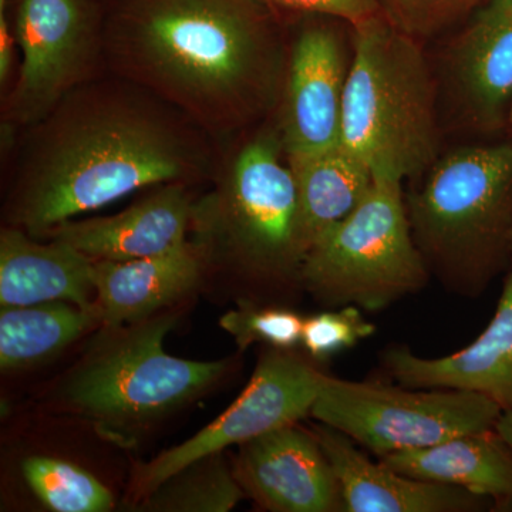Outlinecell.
<instances>
[{"label": "cell", "mask_w": 512, "mask_h": 512, "mask_svg": "<svg viewBox=\"0 0 512 512\" xmlns=\"http://www.w3.org/2000/svg\"><path fill=\"white\" fill-rule=\"evenodd\" d=\"M375 332V325L363 318L360 308L346 305L340 306L339 311L322 312L305 318L301 343L313 359L325 360L342 350L353 348Z\"/></svg>", "instance_id": "cell-26"}, {"label": "cell", "mask_w": 512, "mask_h": 512, "mask_svg": "<svg viewBox=\"0 0 512 512\" xmlns=\"http://www.w3.org/2000/svg\"><path fill=\"white\" fill-rule=\"evenodd\" d=\"M507 124H508V126L511 127V130H512V103H511V106H510V111H508Z\"/></svg>", "instance_id": "cell-30"}, {"label": "cell", "mask_w": 512, "mask_h": 512, "mask_svg": "<svg viewBox=\"0 0 512 512\" xmlns=\"http://www.w3.org/2000/svg\"><path fill=\"white\" fill-rule=\"evenodd\" d=\"M443 80L458 119L483 133L507 123L512 103V13L488 0L447 46Z\"/></svg>", "instance_id": "cell-12"}, {"label": "cell", "mask_w": 512, "mask_h": 512, "mask_svg": "<svg viewBox=\"0 0 512 512\" xmlns=\"http://www.w3.org/2000/svg\"><path fill=\"white\" fill-rule=\"evenodd\" d=\"M495 430L498 431V434L503 437L505 443L512 450V413L503 412L497 424H495Z\"/></svg>", "instance_id": "cell-29"}, {"label": "cell", "mask_w": 512, "mask_h": 512, "mask_svg": "<svg viewBox=\"0 0 512 512\" xmlns=\"http://www.w3.org/2000/svg\"><path fill=\"white\" fill-rule=\"evenodd\" d=\"M35 126L12 201L13 222L32 237L148 185L188 180L204 163L177 120L109 84L77 87Z\"/></svg>", "instance_id": "cell-2"}, {"label": "cell", "mask_w": 512, "mask_h": 512, "mask_svg": "<svg viewBox=\"0 0 512 512\" xmlns=\"http://www.w3.org/2000/svg\"><path fill=\"white\" fill-rule=\"evenodd\" d=\"M338 480L346 512H468L485 510L493 500L451 485L404 476L373 463L340 431L322 424L312 430Z\"/></svg>", "instance_id": "cell-14"}, {"label": "cell", "mask_w": 512, "mask_h": 512, "mask_svg": "<svg viewBox=\"0 0 512 512\" xmlns=\"http://www.w3.org/2000/svg\"><path fill=\"white\" fill-rule=\"evenodd\" d=\"M350 60L338 30L303 29L289 53L282 90L281 146L298 160L342 146Z\"/></svg>", "instance_id": "cell-11"}, {"label": "cell", "mask_w": 512, "mask_h": 512, "mask_svg": "<svg viewBox=\"0 0 512 512\" xmlns=\"http://www.w3.org/2000/svg\"><path fill=\"white\" fill-rule=\"evenodd\" d=\"M402 181L375 177L363 201L309 248L301 284L330 306L377 312L429 279L416 241Z\"/></svg>", "instance_id": "cell-6"}, {"label": "cell", "mask_w": 512, "mask_h": 512, "mask_svg": "<svg viewBox=\"0 0 512 512\" xmlns=\"http://www.w3.org/2000/svg\"><path fill=\"white\" fill-rule=\"evenodd\" d=\"M238 448L234 476L266 510L342 511L338 480L312 431L292 424Z\"/></svg>", "instance_id": "cell-13"}, {"label": "cell", "mask_w": 512, "mask_h": 512, "mask_svg": "<svg viewBox=\"0 0 512 512\" xmlns=\"http://www.w3.org/2000/svg\"><path fill=\"white\" fill-rule=\"evenodd\" d=\"M201 255L188 242L168 254L133 261H93L97 312L104 330L143 322L197 286Z\"/></svg>", "instance_id": "cell-18"}, {"label": "cell", "mask_w": 512, "mask_h": 512, "mask_svg": "<svg viewBox=\"0 0 512 512\" xmlns=\"http://www.w3.org/2000/svg\"><path fill=\"white\" fill-rule=\"evenodd\" d=\"M192 207L181 183L163 187L110 217L67 221L49 232L93 261H133L177 251L188 244Z\"/></svg>", "instance_id": "cell-16"}, {"label": "cell", "mask_w": 512, "mask_h": 512, "mask_svg": "<svg viewBox=\"0 0 512 512\" xmlns=\"http://www.w3.org/2000/svg\"><path fill=\"white\" fill-rule=\"evenodd\" d=\"M174 316L104 330L64 387V399L109 436H130L190 402L217 382L225 362H195L168 355L164 339Z\"/></svg>", "instance_id": "cell-5"}, {"label": "cell", "mask_w": 512, "mask_h": 512, "mask_svg": "<svg viewBox=\"0 0 512 512\" xmlns=\"http://www.w3.org/2000/svg\"><path fill=\"white\" fill-rule=\"evenodd\" d=\"M96 299L93 259L60 239L39 244L23 229H3L0 234L2 308L69 302L97 312Z\"/></svg>", "instance_id": "cell-17"}, {"label": "cell", "mask_w": 512, "mask_h": 512, "mask_svg": "<svg viewBox=\"0 0 512 512\" xmlns=\"http://www.w3.org/2000/svg\"><path fill=\"white\" fill-rule=\"evenodd\" d=\"M342 147L373 177L403 181L429 171L440 146L437 83L419 40L382 15L353 26Z\"/></svg>", "instance_id": "cell-3"}, {"label": "cell", "mask_w": 512, "mask_h": 512, "mask_svg": "<svg viewBox=\"0 0 512 512\" xmlns=\"http://www.w3.org/2000/svg\"><path fill=\"white\" fill-rule=\"evenodd\" d=\"M99 313L69 302L5 306L0 312V367L23 369L62 352L94 326Z\"/></svg>", "instance_id": "cell-21"}, {"label": "cell", "mask_w": 512, "mask_h": 512, "mask_svg": "<svg viewBox=\"0 0 512 512\" xmlns=\"http://www.w3.org/2000/svg\"><path fill=\"white\" fill-rule=\"evenodd\" d=\"M384 362L400 386L483 394L503 412L512 413V266L494 318L471 345L437 359L393 348Z\"/></svg>", "instance_id": "cell-15"}, {"label": "cell", "mask_w": 512, "mask_h": 512, "mask_svg": "<svg viewBox=\"0 0 512 512\" xmlns=\"http://www.w3.org/2000/svg\"><path fill=\"white\" fill-rule=\"evenodd\" d=\"M13 42L15 35L10 32L5 12H0V82H8L10 69L13 64Z\"/></svg>", "instance_id": "cell-28"}, {"label": "cell", "mask_w": 512, "mask_h": 512, "mask_svg": "<svg viewBox=\"0 0 512 512\" xmlns=\"http://www.w3.org/2000/svg\"><path fill=\"white\" fill-rule=\"evenodd\" d=\"M279 8L312 15L332 16L355 26L379 15V0H266Z\"/></svg>", "instance_id": "cell-27"}, {"label": "cell", "mask_w": 512, "mask_h": 512, "mask_svg": "<svg viewBox=\"0 0 512 512\" xmlns=\"http://www.w3.org/2000/svg\"><path fill=\"white\" fill-rule=\"evenodd\" d=\"M483 2L488 0H379V13L420 42L450 28Z\"/></svg>", "instance_id": "cell-25"}, {"label": "cell", "mask_w": 512, "mask_h": 512, "mask_svg": "<svg viewBox=\"0 0 512 512\" xmlns=\"http://www.w3.org/2000/svg\"><path fill=\"white\" fill-rule=\"evenodd\" d=\"M23 476L36 497L56 512H107L114 495L100 480L60 458L35 456L23 463Z\"/></svg>", "instance_id": "cell-23"}, {"label": "cell", "mask_w": 512, "mask_h": 512, "mask_svg": "<svg viewBox=\"0 0 512 512\" xmlns=\"http://www.w3.org/2000/svg\"><path fill=\"white\" fill-rule=\"evenodd\" d=\"M244 497L224 451H217L180 468L136 504L141 511L227 512Z\"/></svg>", "instance_id": "cell-22"}, {"label": "cell", "mask_w": 512, "mask_h": 512, "mask_svg": "<svg viewBox=\"0 0 512 512\" xmlns=\"http://www.w3.org/2000/svg\"><path fill=\"white\" fill-rule=\"evenodd\" d=\"M501 414L503 410L493 400L466 390L420 392L326 375L311 410L313 419L362 444L377 457L495 429Z\"/></svg>", "instance_id": "cell-8"}, {"label": "cell", "mask_w": 512, "mask_h": 512, "mask_svg": "<svg viewBox=\"0 0 512 512\" xmlns=\"http://www.w3.org/2000/svg\"><path fill=\"white\" fill-rule=\"evenodd\" d=\"M406 207L427 266L460 291H483L512 255V143L437 160Z\"/></svg>", "instance_id": "cell-4"}, {"label": "cell", "mask_w": 512, "mask_h": 512, "mask_svg": "<svg viewBox=\"0 0 512 512\" xmlns=\"http://www.w3.org/2000/svg\"><path fill=\"white\" fill-rule=\"evenodd\" d=\"M13 35L22 66L6 116L37 124L82 86L101 46L84 0H20Z\"/></svg>", "instance_id": "cell-10"}, {"label": "cell", "mask_w": 512, "mask_h": 512, "mask_svg": "<svg viewBox=\"0 0 512 512\" xmlns=\"http://www.w3.org/2000/svg\"><path fill=\"white\" fill-rule=\"evenodd\" d=\"M281 141L261 136L242 148L224 183L192 221L212 249L245 274L266 282H301L306 247L291 167Z\"/></svg>", "instance_id": "cell-7"}, {"label": "cell", "mask_w": 512, "mask_h": 512, "mask_svg": "<svg viewBox=\"0 0 512 512\" xmlns=\"http://www.w3.org/2000/svg\"><path fill=\"white\" fill-rule=\"evenodd\" d=\"M379 460L404 476L463 488L512 503V450L495 429L460 434L434 446L394 451Z\"/></svg>", "instance_id": "cell-19"}, {"label": "cell", "mask_w": 512, "mask_h": 512, "mask_svg": "<svg viewBox=\"0 0 512 512\" xmlns=\"http://www.w3.org/2000/svg\"><path fill=\"white\" fill-rule=\"evenodd\" d=\"M511 248H512V237H511Z\"/></svg>", "instance_id": "cell-32"}, {"label": "cell", "mask_w": 512, "mask_h": 512, "mask_svg": "<svg viewBox=\"0 0 512 512\" xmlns=\"http://www.w3.org/2000/svg\"><path fill=\"white\" fill-rule=\"evenodd\" d=\"M323 376L291 350H269L259 359L244 392L218 419L134 471L133 500L137 503L165 478L197 458L298 424L311 414Z\"/></svg>", "instance_id": "cell-9"}, {"label": "cell", "mask_w": 512, "mask_h": 512, "mask_svg": "<svg viewBox=\"0 0 512 512\" xmlns=\"http://www.w3.org/2000/svg\"><path fill=\"white\" fill-rule=\"evenodd\" d=\"M508 5H510V10H511V13H512V0H508Z\"/></svg>", "instance_id": "cell-31"}, {"label": "cell", "mask_w": 512, "mask_h": 512, "mask_svg": "<svg viewBox=\"0 0 512 512\" xmlns=\"http://www.w3.org/2000/svg\"><path fill=\"white\" fill-rule=\"evenodd\" d=\"M104 49L131 82L220 134L275 103L288 64L266 0H136Z\"/></svg>", "instance_id": "cell-1"}, {"label": "cell", "mask_w": 512, "mask_h": 512, "mask_svg": "<svg viewBox=\"0 0 512 512\" xmlns=\"http://www.w3.org/2000/svg\"><path fill=\"white\" fill-rule=\"evenodd\" d=\"M303 322L305 318L291 309L245 302L225 313L220 325L232 335L239 349L266 343L275 349L292 350L302 342Z\"/></svg>", "instance_id": "cell-24"}, {"label": "cell", "mask_w": 512, "mask_h": 512, "mask_svg": "<svg viewBox=\"0 0 512 512\" xmlns=\"http://www.w3.org/2000/svg\"><path fill=\"white\" fill-rule=\"evenodd\" d=\"M288 164L295 177L299 224L308 254L323 232L345 220L363 201L375 177L342 146Z\"/></svg>", "instance_id": "cell-20"}]
</instances>
